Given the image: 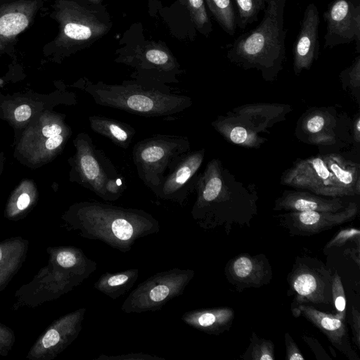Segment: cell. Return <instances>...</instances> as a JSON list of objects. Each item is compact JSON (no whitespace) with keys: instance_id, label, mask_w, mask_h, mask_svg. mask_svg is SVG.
<instances>
[{"instance_id":"cell-1","label":"cell","mask_w":360,"mask_h":360,"mask_svg":"<svg viewBox=\"0 0 360 360\" xmlns=\"http://www.w3.org/2000/svg\"><path fill=\"white\" fill-rule=\"evenodd\" d=\"M73 224L83 237L100 240L123 253L138 239L157 233L160 228L159 221L144 210L96 200L79 204Z\"/></svg>"},{"instance_id":"cell-2","label":"cell","mask_w":360,"mask_h":360,"mask_svg":"<svg viewBox=\"0 0 360 360\" xmlns=\"http://www.w3.org/2000/svg\"><path fill=\"white\" fill-rule=\"evenodd\" d=\"M286 0H268L259 25L240 35L229 46L227 57L243 68L273 75L285 58L284 10Z\"/></svg>"},{"instance_id":"cell-3","label":"cell","mask_w":360,"mask_h":360,"mask_svg":"<svg viewBox=\"0 0 360 360\" xmlns=\"http://www.w3.org/2000/svg\"><path fill=\"white\" fill-rule=\"evenodd\" d=\"M85 91L99 105L148 117L173 116L192 104L188 96L174 93L167 86L139 81L121 84L89 82Z\"/></svg>"},{"instance_id":"cell-4","label":"cell","mask_w":360,"mask_h":360,"mask_svg":"<svg viewBox=\"0 0 360 360\" xmlns=\"http://www.w3.org/2000/svg\"><path fill=\"white\" fill-rule=\"evenodd\" d=\"M359 165L338 154L297 161L282 178L283 184L333 198L359 195Z\"/></svg>"},{"instance_id":"cell-5","label":"cell","mask_w":360,"mask_h":360,"mask_svg":"<svg viewBox=\"0 0 360 360\" xmlns=\"http://www.w3.org/2000/svg\"><path fill=\"white\" fill-rule=\"evenodd\" d=\"M50 18L58 24V33L44 44L45 56L61 57L73 53L105 32V25L75 0H54Z\"/></svg>"},{"instance_id":"cell-6","label":"cell","mask_w":360,"mask_h":360,"mask_svg":"<svg viewBox=\"0 0 360 360\" xmlns=\"http://www.w3.org/2000/svg\"><path fill=\"white\" fill-rule=\"evenodd\" d=\"M190 148L188 138L181 135L155 134L139 141L132 150L139 177L153 192L170 166Z\"/></svg>"},{"instance_id":"cell-7","label":"cell","mask_w":360,"mask_h":360,"mask_svg":"<svg viewBox=\"0 0 360 360\" xmlns=\"http://www.w3.org/2000/svg\"><path fill=\"white\" fill-rule=\"evenodd\" d=\"M77 150V167L82 184L105 201L118 200L127 185L110 160L86 134L79 137Z\"/></svg>"},{"instance_id":"cell-8","label":"cell","mask_w":360,"mask_h":360,"mask_svg":"<svg viewBox=\"0 0 360 360\" xmlns=\"http://www.w3.org/2000/svg\"><path fill=\"white\" fill-rule=\"evenodd\" d=\"M194 275L193 269L179 268L156 273L130 292L121 309L126 314L160 310L170 300L184 293Z\"/></svg>"},{"instance_id":"cell-9","label":"cell","mask_w":360,"mask_h":360,"mask_svg":"<svg viewBox=\"0 0 360 360\" xmlns=\"http://www.w3.org/2000/svg\"><path fill=\"white\" fill-rule=\"evenodd\" d=\"M288 295L295 297L292 307L302 304H333L331 271L319 259L298 257L288 275Z\"/></svg>"},{"instance_id":"cell-10","label":"cell","mask_w":360,"mask_h":360,"mask_svg":"<svg viewBox=\"0 0 360 360\" xmlns=\"http://www.w3.org/2000/svg\"><path fill=\"white\" fill-rule=\"evenodd\" d=\"M205 157V150L188 151L169 168L160 186L153 192L158 198L184 207L195 189L196 174Z\"/></svg>"},{"instance_id":"cell-11","label":"cell","mask_w":360,"mask_h":360,"mask_svg":"<svg viewBox=\"0 0 360 360\" xmlns=\"http://www.w3.org/2000/svg\"><path fill=\"white\" fill-rule=\"evenodd\" d=\"M50 0H0V55L15 48L18 36L46 10Z\"/></svg>"},{"instance_id":"cell-12","label":"cell","mask_w":360,"mask_h":360,"mask_svg":"<svg viewBox=\"0 0 360 360\" xmlns=\"http://www.w3.org/2000/svg\"><path fill=\"white\" fill-rule=\"evenodd\" d=\"M326 22L324 47L356 41L360 46V0H335L323 14Z\"/></svg>"},{"instance_id":"cell-13","label":"cell","mask_w":360,"mask_h":360,"mask_svg":"<svg viewBox=\"0 0 360 360\" xmlns=\"http://www.w3.org/2000/svg\"><path fill=\"white\" fill-rule=\"evenodd\" d=\"M356 203L349 202L338 212H288L280 215V224L290 235L309 236L348 222L356 215Z\"/></svg>"},{"instance_id":"cell-14","label":"cell","mask_w":360,"mask_h":360,"mask_svg":"<svg viewBox=\"0 0 360 360\" xmlns=\"http://www.w3.org/2000/svg\"><path fill=\"white\" fill-rule=\"evenodd\" d=\"M224 272L229 282L240 290L260 288L272 278L270 263L264 254H240L227 263Z\"/></svg>"},{"instance_id":"cell-15","label":"cell","mask_w":360,"mask_h":360,"mask_svg":"<svg viewBox=\"0 0 360 360\" xmlns=\"http://www.w3.org/2000/svg\"><path fill=\"white\" fill-rule=\"evenodd\" d=\"M291 311L294 316H302L318 328L331 344L349 359H359L349 343L345 321L339 319L335 315L318 310L307 304L291 307Z\"/></svg>"},{"instance_id":"cell-16","label":"cell","mask_w":360,"mask_h":360,"mask_svg":"<svg viewBox=\"0 0 360 360\" xmlns=\"http://www.w3.org/2000/svg\"><path fill=\"white\" fill-rule=\"evenodd\" d=\"M319 22L316 6L309 4L304 11L300 29L293 47V65L296 74L303 69H309L312 63L318 58Z\"/></svg>"},{"instance_id":"cell-17","label":"cell","mask_w":360,"mask_h":360,"mask_svg":"<svg viewBox=\"0 0 360 360\" xmlns=\"http://www.w3.org/2000/svg\"><path fill=\"white\" fill-rule=\"evenodd\" d=\"M345 204L339 198H325L306 192H285L275 202L274 210L287 212H338Z\"/></svg>"},{"instance_id":"cell-18","label":"cell","mask_w":360,"mask_h":360,"mask_svg":"<svg viewBox=\"0 0 360 360\" xmlns=\"http://www.w3.org/2000/svg\"><path fill=\"white\" fill-rule=\"evenodd\" d=\"M181 319L186 324L202 332L219 335L231 327L234 311L227 307L198 309L184 313Z\"/></svg>"},{"instance_id":"cell-19","label":"cell","mask_w":360,"mask_h":360,"mask_svg":"<svg viewBox=\"0 0 360 360\" xmlns=\"http://www.w3.org/2000/svg\"><path fill=\"white\" fill-rule=\"evenodd\" d=\"M90 127L96 133L110 139L115 145L127 149L132 142L136 131L130 124L102 115L89 117Z\"/></svg>"},{"instance_id":"cell-20","label":"cell","mask_w":360,"mask_h":360,"mask_svg":"<svg viewBox=\"0 0 360 360\" xmlns=\"http://www.w3.org/2000/svg\"><path fill=\"white\" fill-rule=\"evenodd\" d=\"M138 269H129L112 273L105 272L95 282L94 288L112 300L125 294L139 278Z\"/></svg>"},{"instance_id":"cell-21","label":"cell","mask_w":360,"mask_h":360,"mask_svg":"<svg viewBox=\"0 0 360 360\" xmlns=\"http://www.w3.org/2000/svg\"><path fill=\"white\" fill-rule=\"evenodd\" d=\"M214 127L231 142L248 147H253L260 143V139L257 135L238 122L226 120L216 121Z\"/></svg>"},{"instance_id":"cell-22","label":"cell","mask_w":360,"mask_h":360,"mask_svg":"<svg viewBox=\"0 0 360 360\" xmlns=\"http://www.w3.org/2000/svg\"><path fill=\"white\" fill-rule=\"evenodd\" d=\"M207 6L224 30L233 35L236 30V15L231 0H205Z\"/></svg>"},{"instance_id":"cell-23","label":"cell","mask_w":360,"mask_h":360,"mask_svg":"<svg viewBox=\"0 0 360 360\" xmlns=\"http://www.w3.org/2000/svg\"><path fill=\"white\" fill-rule=\"evenodd\" d=\"M238 9V17L236 24L245 29L248 25L255 22L258 15L263 11L268 0H235Z\"/></svg>"},{"instance_id":"cell-24","label":"cell","mask_w":360,"mask_h":360,"mask_svg":"<svg viewBox=\"0 0 360 360\" xmlns=\"http://www.w3.org/2000/svg\"><path fill=\"white\" fill-rule=\"evenodd\" d=\"M248 360H274V345L272 341L259 338L252 333L250 344L242 357Z\"/></svg>"},{"instance_id":"cell-25","label":"cell","mask_w":360,"mask_h":360,"mask_svg":"<svg viewBox=\"0 0 360 360\" xmlns=\"http://www.w3.org/2000/svg\"><path fill=\"white\" fill-rule=\"evenodd\" d=\"M197 29L202 33L209 34L212 25L206 11L204 0H182Z\"/></svg>"},{"instance_id":"cell-26","label":"cell","mask_w":360,"mask_h":360,"mask_svg":"<svg viewBox=\"0 0 360 360\" xmlns=\"http://www.w3.org/2000/svg\"><path fill=\"white\" fill-rule=\"evenodd\" d=\"M332 297L333 303L337 311L335 316L345 321L346 316L345 292L340 277L336 271L333 275Z\"/></svg>"},{"instance_id":"cell-27","label":"cell","mask_w":360,"mask_h":360,"mask_svg":"<svg viewBox=\"0 0 360 360\" xmlns=\"http://www.w3.org/2000/svg\"><path fill=\"white\" fill-rule=\"evenodd\" d=\"M351 240H355L356 244L359 245L360 231L359 229L350 227L340 230L328 241L325 246V249L342 247Z\"/></svg>"},{"instance_id":"cell-28","label":"cell","mask_w":360,"mask_h":360,"mask_svg":"<svg viewBox=\"0 0 360 360\" xmlns=\"http://www.w3.org/2000/svg\"><path fill=\"white\" fill-rule=\"evenodd\" d=\"M326 124V117L324 115L314 113L307 118L305 129L311 134H316L321 133Z\"/></svg>"},{"instance_id":"cell-29","label":"cell","mask_w":360,"mask_h":360,"mask_svg":"<svg viewBox=\"0 0 360 360\" xmlns=\"http://www.w3.org/2000/svg\"><path fill=\"white\" fill-rule=\"evenodd\" d=\"M97 359L101 360H165L164 358H161L157 356H152L148 354L143 353H131L127 354H121L117 356H108L101 354Z\"/></svg>"},{"instance_id":"cell-30","label":"cell","mask_w":360,"mask_h":360,"mask_svg":"<svg viewBox=\"0 0 360 360\" xmlns=\"http://www.w3.org/2000/svg\"><path fill=\"white\" fill-rule=\"evenodd\" d=\"M285 359L286 360H304L302 352L298 346L290 336L289 333H285Z\"/></svg>"},{"instance_id":"cell-31","label":"cell","mask_w":360,"mask_h":360,"mask_svg":"<svg viewBox=\"0 0 360 360\" xmlns=\"http://www.w3.org/2000/svg\"><path fill=\"white\" fill-rule=\"evenodd\" d=\"M351 326L353 335V341L360 348V314L354 307H352Z\"/></svg>"},{"instance_id":"cell-32","label":"cell","mask_w":360,"mask_h":360,"mask_svg":"<svg viewBox=\"0 0 360 360\" xmlns=\"http://www.w3.org/2000/svg\"><path fill=\"white\" fill-rule=\"evenodd\" d=\"M346 74L349 79V82L353 86H359L360 76V56H357L352 65L345 70Z\"/></svg>"},{"instance_id":"cell-33","label":"cell","mask_w":360,"mask_h":360,"mask_svg":"<svg viewBox=\"0 0 360 360\" xmlns=\"http://www.w3.org/2000/svg\"><path fill=\"white\" fill-rule=\"evenodd\" d=\"M63 339V335L58 330L51 328L44 335L42 344L45 348H49L58 345Z\"/></svg>"},{"instance_id":"cell-34","label":"cell","mask_w":360,"mask_h":360,"mask_svg":"<svg viewBox=\"0 0 360 360\" xmlns=\"http://www.w3.org/2000/svg\"><path fill=\"white\" fill-rule=\"evenodd\" d=\"M14 115L17 121H25L31 115V109L27 105H21L15 109Z\"/></svg>"},{"instance_id":"cell-35","label":"cell","mask_w":360,"mask_h":360,"mask_svg":"<svg viewBox=\"0 0 360 360\" xmlns=\"http://www.w3.org/2000/svg\"><path fill=\"white\" fill-rule=\"evenodd\" d=\"M62 133V127L56 124L46 125L42 129V134L44 136L50 138Z\"/></svg>"},{"instance_id":"cell-36","label":"cell","mask_w":360,"mask_h":360,"mask_svg":"<svg viewBox=\"0 0 360 360\" xmlns=\"http://www.w3.org/2000/svg\"><path fill=\"white\" fill-rule=\"evenodd\" d=\"M63 137L61 134L50 137L46 141V147L49 150H53L58 148L63 142Z\"/></svg>"},{"instance_id":"cell-37","label":"cell","mask_w":360,"mask_h":360,"mask_svg":"<svg viewBox=\"0 0 360 360\" xmlns=\"http://www.w3.org/2000/svg\"><path fill=\"white\" fill-rule=\"evenodd\" d=\"M30 203V196L27 193L20 195L17 201V206L19 210L25 209Z\"/></svg>"},{"instance_id":"cell-38","label":"cell","mask_w":360,"mask_h":360,"mask_svg":"<svg viewBox=\"0 0 360 360\" xmlns=\"http://www.w3.org/2000/svg\"><path fill=\"white\" fill-rule=\"evenodd\" d=\"M359 133H360V120L357 118L354 125V135L357 141H359Z\"/></svg>"},{"instance_id":"cell-39","label":"cell","mask_w":360,"mask_h":360,"mask_svg":"<svg viewBox=\"0 0 360 360\" xmlns=\"http://www.w3.org/2000/svg\"><path fill=\"white\" fill-rule=\"evenodd\" d=\"M89 1H92L94 3H96L97 4V3L100 2L101 0H89Z\"/></svg>"},{"instance_id":"cell-40","label":"cell","mask_w":360,"mask_h":360,"mask_svg":"<svg viewBox=\"0 0 360 360\" xmlns=\"http://www.w3.org/2000/svg\"><path fill=\"white\" fill-rule=\"evenodd\" d=\"M1 256H2V253H1V248H0V260H1Z\"/></svg>"}]
</instances>
